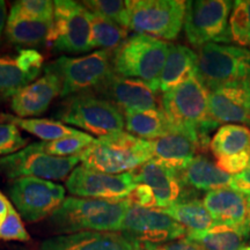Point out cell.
I'll list each match as a JSON object with an SVG mask.
<instances>
[{
    "mask_svg": "<svg viewBox=\"0 0 250 250\" xmlns=\"http://www.w3.org/2000/svg\"><path fill=\"white\" fill-rule=\"evenodd\" d=\"M131 202L67 197L50 215V225L56 233L121 232L122 224Z\"/></svg>",
    "mask_w": 250,
    "mask_h": 250,
    "instance_id": "cell-1",
    "label": "cell"
},
{
    "mask_svg": "<svg viewBox=\"0 0 250 250\" xmlns=\"http://www.w3.org/2000/svg\"><path fill=\"white\" fill-rule=\"evenodd\" d=\"M208 95L210 90L195 74L161 98V110L173 131L196 134L204 149L210 147V133L218 126L208 111Z\"/></svg>",
    "mask_w": 250,
    "mask_h": 250,
    "instance_id": "cell-2",
    "label": "cell"
},
{
    "mask_svg": "<svg viewBox=\"0 0 250 250\" xmlns=\"http://www.w3.org/2000/svg\"><path fill=\"white\" fill-rule=\"evenodd\" d=\"M79 159L83 166L102 173H130L152 160V143L122 131L95 138Z\"/></svg>",
    "mask_w": 250,
    "mask_h": 250,
    "instance_id": "cell-3",
    "label": "cell"
},
{
    "mask_svg": "<svg viewBox=\"0 0 250 250\" xmlns=\"http://www.w3.org/2000/svg\"><path fill=\"white\" fill-rule=\"evenodd\" d=\"M169 45L166 41L134 34L112 52V71L118 76L145 81L158 92V81Z\"/></svg>",
    "mask_w": 250,
    "mask_h": 250,
    "instance_id": "cell-4",
    "label": "cell"
},
{
    "mask_svg": "<svg viewBox=\"0 0 250 250\" xmlns=\"http://www.w3.org/2000/svg\"><path fill=\"white\" fill-rule=\"evenodd\" d=\"M56 117L62 123L74 125L99 138L125 129L124 114L121 109L92 92L66 98L56 112Z\"/></svg>",
    "mask_w": 250,
    "mask_h": 250,
    "instance_id": "cell-5",
    "label": "cell"
},
{
    "mask_svg": "<svg viewBox=\"0 0 250 250\" xmlns=\"http://www.w3.org/2000/svg\"><path fill=\"white\" fill-rule=\"evenodd\" d=\"M196 76L208 90L250 79V50L208 43L199 49Z\"/></svg>",
    "mask_w": 250,
    "mask_h": 250,
    "instance_id": "cell-6",
    "label": "cell"
},
{
    "mask_svg": "<svg viewBox=\"0 0 250 250\" xmlns=\"http://www.w3.org/2000/svg\"><path fill=\"white\" fill-rule=\"evenodd\" d=\"M44 72H51L62 81V98L95 90L114 73L111 54L99 50L83 57H61L49 62Z\"/></svg>",
    "mask_w": 250,
    "mask_h": 250,
    "instance_id": "cell-7",
    "label": "cell"
},
{
    "mask_svg": "<svg viewBox=\"0 0 250 250\" xmlns=\"http://www.w3.org/2000/svg\"><path fill=\"white\" fill-rule=\"evenodd\" d=\"M48 44L56 52L77 55L88 52L92 45V13L80 2L55 1V13Z\"/></svg>",
    "mask_w": 250,
    "mask_h": 250,
    "instance_id": "cell-8",
    "label": "cell"
},
{
    "mask_svg": "<svg viewBox=\"0 0 250 250\" xmlns=\"http://www.w3.org/2000/svg\"><path fill=\"white\" fill-rule=\"evenodd\" d=\"M187 1L132 0L127 29L161 41H174L184 23Z\"/></svg>",
    "mask_w": 250,
    "mask_h": 250,
    "instance_id": "cell-9",
    "label": "cell"
},
{
    "mask_svg": "<svg viewBox=\"0 0 250 250\" xmlns=\"http://www.w3.org/2000/svg\"><path fill=\"white\" fill-rule=\"evenodd\" d=\"M233 5L229 0L187 1L183 28L188 42L198 49L208 43H228V22Z\"/></svg>",
    "mask_w": 250,
    "mask_h": 250,
    "instance_id": "cell-10",
    "label": "cell"
},
{
    "mask_svg": "<svg viewBox=\"0 0 250 250\" xmlns=\"http://www.w3.org/2000/svg\"><path fill=\"white\" fill-rule=\"evenodd\" d=\"M79 161V155L68 158L50 155L40 148L39 143H34L0 159V174L12 181L21 177L59 181L67 177Z\"/></svg>",
    "mask_w": 250,
    "mask_h": 250,
    "instance_id": "cell-11",
    "label": "cell"
},
{
    "mask_svg": "<svg viewBox=\"0 0 250 250\" xmlns=\"http://www.w3.org/2000/svg\"><path fill=\"white\" fill-rule=\"evenodd\" d=\"M8 193L21 218L36 223L50 217L65 201V188L51 181L21 177L9 184Z\"/></svg>",
    "mask_w": 250,
    "mask_h": 250,
    "instance_id": "cell-12",
    "label": "cell"
},
{
    "mask_svg": "<svg viewBox=\"0 0 250 250\" xmlns=\"http://www.w3.org/2000/svg\"><path fill=\"white\" fill-rule=\"evenodd\" d=\"M121 233L140 245H162L182 239L187 229L158 208H144L131 204Z\"/></svg>",
    "mask_w": 250,
    "mask_h": 250,
    "instance_id": "cell-13",
    "label": "cell"
},
{
    "mask_svg": "<svg viewBox=\"0 0 250 250\" xmlns=\"http://www.w3.org/2000/svg\"><path fill=\"white\" fill-rule=\"evenodd\" d=\"M66 189L81 198L124 201L129 198L137 183L132 171L124 174H107L81 165L68 175Z\"/></svg>",
    "mask_w": 250,
    "mask_h": 250,
    "instance_id": "cell-14",
    "label": "cell"
},
{
    "mask_svg": "<svg viewBox=\"0 0 250 250\" xmlns=\"http://www.w3.org/2000/svg\"><path fill=\"white\" fill-rule=\"evenodd\" d=\"M94 92L124 111L159 109L156 90L149 83L116 73H112Z\"/></svg>",
    "mask_w": 250,
    "mask_h": 250,
    "instance_id": "cell-15",
    "label": "cell"
},
{
    "mask_svg": "<svg viewBox=\"0 0 250 250\" xmlns=\"http://www.w3.org/2000/svg\"><path fill=\"white\" fill-rule=\"evenodd\" d=\"M208 111L218 125H250V79L211 90Z\"/></svg>",
    "mask_w": 250,
    "mask_h": 250,
    "instance_id": "cell-16",
    "label": "cell"
},
{
    "mask_svg": "<svg viewBox=\"0 0 250 250\" xmlns=\"http://www.w3.org/2000/svg\"><path fill=\"white\" fill-rule=\"evenodd\" d=\"M136 183L148 186L154 192L158 210L169 208L186 201V184L181 180L179 171L164 162L152 159L132 171Z\"/></svg>",
    "mask_w": 250,
    "mask_h": 250,
    "instance_id": "cell-17",
    "label": "cell"
},
{
    "mask_svg": "<svg viewBox=\"0 0 250 250\" xmlns=\"http://www.w3.org/2000/svg\"><path fill=\"white\" fill-rule=\"evenodd\" d=\"M205 208L219 225H226L250 235V195L232 188L212 190L203 199Z\"/></svg>",
    "mask_w": 250,
    "mask_h": 250,
    "instance_id": "cell-18",
    "label": "cell"
},
{
    "mask_svg": "<svg viewBox=\"0 0 250 250\" xmlns=\"http://www.w3.org/2000/svg\"><path fill=\"white\" fill-rule=\"evenodd\" d=\"M35 250H143V246L121 232H79L50 237Z\"/></svg>",
    "mask_w": 250,
    "mask_h": 250,
    "instance_id": "cell-19",
    "label": "cell"
},
{
    "mask_svg": "<svg viewBox=\"0 0 250 250\" xmlns=\"http://www.w3.org/2000/svg\"><path fill=\"white\" fill-rule=\"evenodd\" d=\"M62 94V81L51 72L34 81L12 98L11 108L18 117L30 118L46 111L52 100Z\"/></svg>",
    "mask_w": 250,
    "mask_h": 250,
    "instance_id": "cell-20",
    "label": "cell"
},
{
    "mask_svg": "<svg viewBox=\"0 0 250 250\" xmlns=\"http://www.w3.org/2000/svg\"><path fill=\"white\" fill-rule=\"evenodd\" d=\"M151 143L153 159L164 162L177 171L189 165L198 151L204 149L201 139L196 134L184 131H173L167 136L151 140Z\"/></svg>",
    "mask_w": 250,
    "mask_h": 250,
    "instance_id": "cell-21",
    "label": "cell"
},
{
    "mask_svg": "<svg viewBox=\"0 0 250 250\" xmlns=\"http://www.w3.org/2000/svg\"><path fill=\"white\" fill-rule=\"evenodd\" d=\"M197 59L195 51L182 44H170L165 66L158 81V90L162 93L175 88L196 74Z\"/></svg>",
    "mask_w": 250,
    "mask_h": 250,
    "instance_id": "cell-22",
    "label": "cell"
},
{
    "mask_svg": "<svg viewBox=\"0 0 250 250\" xmlns=\"http://www.w3.org/2000/svg\"><path fill=\"white\" fill-rule=\"evenodd\" d=\"M179 174L187 187L208 192L221 188H232L233 184L232 175L225 173L204 155H197Z\"/></svg>",
    "mask_w": 250,
    "mask_h": 250,
    "instance_id": "cell-23",
    "label": "cell"
},
{
    "mask_svg": "<svg viewBox=\"0 0 250 250\" xmlns=\"http://www.w3.org/2000/svg\"><path fill=\"white\" fill-rule=\"evenodd\" d=\"M124 120L127 133L145 140H155L173 132V127L161 108L124 111Z\"/></svg>",
    "mask_w": 250,
    "mask_h": 250,
    "instance_id": "cell-24",
    "label": "cell"
},
{
    "mask_svg": "<svg viewBox=\"0 0 250 250\" xmlns=\"http://www.w3.org/2000/svg\"><path fill=\"white\" fill-rule=\"evenodd\" d=\"M52 20L8 17L6 24V37L15 45H42L48 43Z\"/></svg>",
    "mask_w": 250,
    "mask_h": 250,
    "instance_id": "cell-25",
    "label": "cell"
},
{
    "mask_svg": "<svg viewBox=\"0 0 250 250\" xmlns=\"http://www.w3.org/2000/svg\"><path fill=\"white\" fill-rule=\"evenodd\" d=\"M161 211L182 225L187 233L205 232L219 225L205 208L204 203L198 199H187Z\"/></svg>",
    "mask_w": 250,
    "mask_h": 250,
    "instance_id": "cell-26",
    "label": "cell"
},
{
    "mask_svg": "<svg viewBox=\"0 0 250 250\" xmlns=\"http://www.w3.org/2000/svg\"><path fill=\"white\" fill-rule=\"evenodd\" d=\"M210 149L215 159L250 152V129L240 124L223 125L211 139Z\"/></svg>",
    "mask_w": 250,
    "mask_h": 250,
    "instance_id": "cell-27",
    "label": "cell"
},
{
    "mask_svg": "<svg viewBox=\"0 0 250 250\" xmlns=\"http://www.w3.org/2000/svg\"><path fill=\"white\" fill-rule=\"evenodd\" d=\"M0 121L13 124L15 126L39 137L40 139H42V142H52V140H57L80 132L73 127L67 126L62 122L48 120V118H21L13 116V115L0 114Z\"/></svg>",
    "mask_w": 250,
    "mask_h": 250,
    "instance_id": "cell-28",
    "label": "cell"
},
{
    "mask_svg": "<svg viewBox=\"0 0 250 250\" xmlns=\"http://www.w3.org/2000/svg\"><path fill=\"white\" fill-rule=\"evenodd\" d=\"M187 237L204 250H241L247 239L240 230L226 225H215L205 232L187 233Z\"/></svg>",
    "mask_w": 250,
    "mask_h": 250,
    "instance_id": "cell-29",
    "label": "cell"
},
{
    "mask_svg": "<svg viewBox=\"0 0 250 250\" xmlns=\"http://www.w3.org/2000/svg\"><path fill=\"white\" fill-rule=\"evenodd\" d=\"M92 13V12H90ZM127 39V30L108 19L92 13V45L101 50H116Z\"/></svg>",
    "mask_w": 250,
    "mask_h": 250,
    "instance_id": "cell-30",
    "label": "cell"
},
{
    "mask_svg": "<svg viewBox=\"0 0 250 250\" xmlns=\"http://www.w3.org/2000/svg\"><path fill=\"white\" fill-rule=\"evenodd\" d=\"M228 43L250 50V0L234 1L228 22Z\"/></svg>",
    "mask_w": 250,
    "mask_h": 250,
    "instance_id": "cell-31",
    "label": "cell"
},
{
    "mask_svg": "<svg viewBox=\"0 0 250 250\" xmlns=\"http://www.w3.org/2000/svg\"><path fill=\"white\" fill-rule=\"evenodd\" d=\"M34 83L18 65L15 57L0 56V99H8Z\"/></svg>",
    "mask_w": 250,
    "mask_h": 250,
    "instance_id": "cell-32",
    "label": "cell"
},
{
    "mask_svg": "<svg viewBox=\"0 0 250 250\" xmlns=\"http://www.w3.org/2000/svg\"><path fill=\"white\" fill-rule=\"evenodd\" d=\"M93 136L89 133L78 132L72 136L64 137V138L52 140V142H40L39 146L43 152L50 155L61 156V158H68V156H77L83 153L87 147L94 143Z\"/></svg>",
    "mask_w": 250,
    "mask_h": 250,
    "instance_id": "cell-33",
    "label": "cell"
},
{
    "mask_svg": "<svg viewBox=\"0 0 250 250\" xmlns=\"http://www.w3.org/2000/svg\"><path fill=\"white\" fill-rule=\"evenodd\" d=\"M83 4L92 13L108 19L127 30L131 4L129 0H87Z\"/></svg>",
    "mask_w": 250,
    "mask_h": 250,
    "instance_id": "cell-34",
    "label": "cell"
},
{
    "mask_svg": "<svg viewBox=\"0 0 250 250\" xmlns=\"http://www.w3.org/2000/svg\"><path fill=\"white\" fill-rule=\"evenodd\" d=\"M54 13L55 1L51 0H20L12 5L8 17L52 20Z\"/></svg>",
    "mask_w": 250,
    "mask_h": 250,
    "instance_id": "cell-35",
    "label": "cell"
},
{
    "mask_svg": "<svg viewBox=\"0 0 250 250\" xmlns=\"http://www.w3.org/2000/svg\"><path fill=\"white\" fill-rule=\"evenodd\" d=\"M0 240L19 242H27L30 240V235L21 220V215L13 205L9 208L8 214L0 226Z\"/></svg>",
    "mask_w": 250,
    "mask_h": 250,
    "instance_id": "cell-36",
    "label": "cell"
},
{
    "mask_svg": "<svg viewBox=\"0 0 250 250\" xmlns=\"http://www.w3.org/2000/svg\"><path fill=\"white\" fill-rule=\"evenodd\" d=\"M29 139L24 138L18 126L11 123H0V155L14 154L24 147Z\"/></svg>",
    "mask_w": 250,
    "mask_h": 250,
    "instance_id": "cell-37",
    "label": "cell"
},
{
    "mask_svg": "<svg viewBox=\"0 0 250 250\" xmlns=\"http://www.w3.org/2000/svg\"><path fill=\"white\" fill-rule=\"evenodd\" d=\"M18 65L31 79H36L43 68V56L34 49L19 50L15 57Z\"/></svg>",
    "mask_w": 250,
    "mask_h": 250,
    "instance_id": "cell-38",
    "label": "cell"
},
{
    "mask_svg": "<svg viewBox=\"0 0 250 250\" xmlns=\"http://www.w3.org/2000/svg\"><path fill=\"white\" fill-rule=\"evenodd\" d=\"M250 162V152H243L240 154L226 156V158L217 159V165L225 173L235 176L241 174L248 168Z\"/></svg>",
    "mask_w": 250,
    "mask_h": 250,
    "instance_id": "cell-39",
    "label": "cell"
},
{
    "mask_svg": "<svg viewBox=\"0 0 250 250\" xmlns=\"http://www.w3.org/2000/svg\"><path fill=\"white\" fill-rule=\"evenodd\" d=\"M129 201L131 204L139 206L144 208H158V202H156L155 195L153 190L146 184L138 183L136 188L132 190L129 196Z\"/></svg>",
    "mask_w": 250,
    "mask_h": 250,
    "instance_id": "cell-40",
    "label": "cell"
},
{
    "mask_svg": "<svg viewBox=\"0 0 250 250\" xmlns=\"http://www.w3.org/2000/svg\"><path fill=\"white\" fill-rule=\"evenodd\" d=\"M143 248L145 250H204L198 243L191 241L187 236L162 245H144Z\"/></svg>",
    "mask_w": 250,
    "mask_h": 250,
    "instance_id": "cell-41",
    "label": "cell"
},
{
    "mask_svg": "<svg viewBox=\"0 0 250 250\" xmlns=\"http://www.w3.org/2000/svg\"><path fill=\"white\" fill-rule=\"evenodd\" d=\"M232 189L250 195V162L248 168L243 173L233 176Z\"/></svg>",
    "mask_w": 250,
    "mask_h": 250,
    "instance_id": "cell-42",
    "label": "cell"
},
{
    "mask_svg": "<svg viewBox=\"0 0 250 250\" xmlns=\"http://www.w3.org/2000/svg\"><path fill=\"white\" fill-rule=\"evenodd\" d=\"M11 206H12V203L6 198L4 193L0 191V226H1V224L4 223L6 215L8 214L9 208H11Z\"/></svg>",
    "mask_w": 250,
    "mask_h": 250,
    "instance_id": "cell-43",
    "label": "cell"
},
{
    "mask_svg": "<svg viewBox=\"0 0 250 250\" xmlns=\"http://www.w3.org/2000/svg\"><path fill=\"white\" fill-rule=\"evenodd\" d=\"M7 7H6V2L0 0V43H1L2 34H4V29L7 24Z\"/></svg>",
    "mask_w": 250,
    "mask_h": 250,
    "instance_id": "cell-44",
    "label": "cell"
},
{
    "mask_svg": "<svg viewBox=\"0 0 250 250\" xmlns=\"http://www.w3.org/2000/svg\"><path fill=\"white\" fill-rule=\"evenodd\" d=\"M249 246H250V241H249Z\"/></svg>",
    "mask_w": 250,
    "mask_h": 250,
    "instance_id": "cell-45",
    "label": "cell"
}]
</instances>
